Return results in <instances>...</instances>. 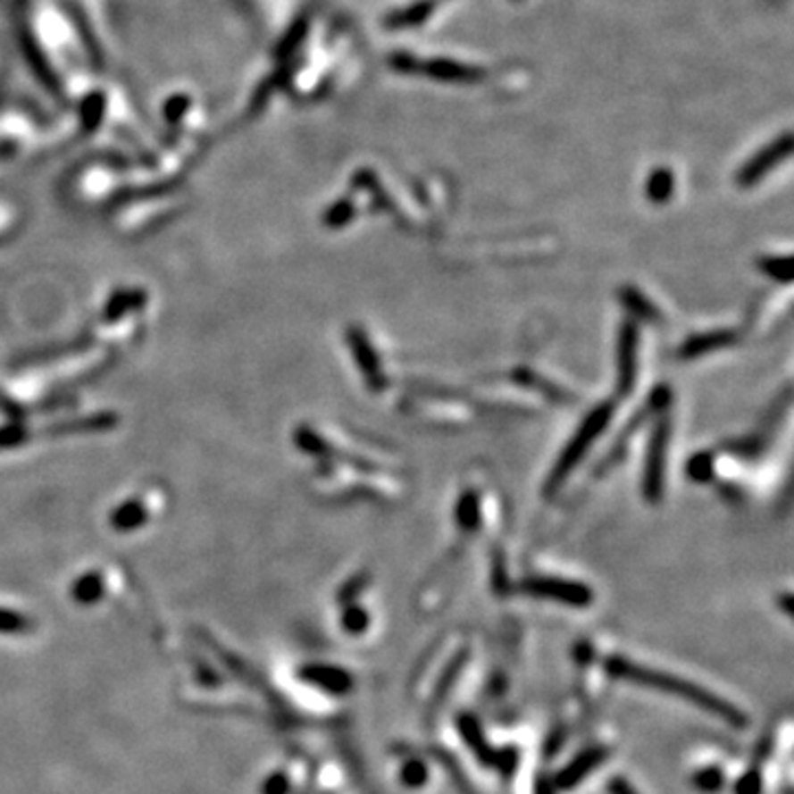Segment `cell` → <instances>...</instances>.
I'll list each match as a JSON object with an SVG mask.
<instances>
[{"mask_svg":"<svg viewBox=\"0 0 794 794\" xmlns=\"http://www.w3.org/2000/svg\"><path fill=\"white\" fill-rule=\"evenodd\" d=\"M607 673L615 680H623V682H631L638 686H647L651 690H660V693L673 695V698L690 702L699 711L708 713V715L723 720L728 726L732 728H746L748 717L740 711L737 706H732L731 702L720 698V695L711 693L704 686L689 682V680L678 678V675L664 673L660 669H651V666L638 664V662L627 660L623 656L609 657L607 660Z\"/></svg>","mask_w":794,"mask_h":794,"instance_id":"obj_1","label":"cell"},{"mask_svg":"<svg viewBox=\"0 0 794 794\" xmlns=\"http://www.w3.org/2000/svg\"><path fill=\"white\" fill-rule=\"evenodd\" d=\"M612 415H614V406L609 402L600 404V406H596L594 411L587 413L582 424L578 426L574 437H572L570 444L565 446V450H563L561 457H558V462L554 464L552 472H549L547 483H545V492H547V495H554V492L570 479L572 470L582 462V457L589 453L594 441L605 433Z\"/></svg>","mask_w":794,"mask_h":794,"instance_id":"obj_2","label":"cell"},{"mask_svg":"<svg viewBox=\"0 0 794 794\" xmlns=\"http://www.w3.org/2000/svg\"><path fill=\"white\" fill-rule=\"evenodd\" d=\"M521 589L537 598L554 600L574 609H585L594 603V591L587 585L556 576H532L521 582Z\"/></svg>","mask_w":794,"mask_h":794,"instance_id":"obj_3","label":"cell"},{"mask_svg":"<svg viewBox=\"0 0 794 794\" xmlns=\"http://www.w3.org/2000/svg\"><path fill=\"white\" fill-rule=\"evenodd\" d=\"M666 444H669V424L660 422L653 429L649 448H647L645 479H642V490H645L647 501H651V504H657L662 499V490H664Z\"/></svg>","mask_w":794,"mask_h":794,"instance_id":"obj_4","label":"cell"},{"mask_svg":"<svg viewBox=\"0 0 794 794\" xmlns=\"http://www.w3.org/2000/svg\"><path fill=\"white\" fill-rule=\"evenodd\" d=\"M457 731L462 732L464 741L468 744V748L472 750L474 757H477L481 764L486 765H497V768H504V764H507V768L514 765V753H499V750L492 748L490 744L486 741L483 737L481 726L474 717L470 715H459L457 717Z\"/></svg>","mask_w":794,"mask_h":794,"instance_id":"obj_5","label":"cell"},{"mask_svg":"<svg viewBox=\"0 0 794 794\" xmlns=\"http://www.w3.org/2000/svg\"><path fill=\"white\" fill-rule=\"evenodd\" d=\"M638 378V327L624 322L618 340V393L629 396Z\"/></svg>","mask_w":794,"mask_h":794,"instance_id":"obj_6","label":"cell"},{"mask_svg":"<svg viewBox=\"0 0 794 794\" xmlns=\"http://www.w3.org/2000/svg\"><path fill=\"white\" fill-rule=\"evenodd\" d=\"M605 759H607V750L600 748V746L585 748L582 753H578L565 768L558 770L556 779H554V781H556V788L558 790H572V788H576L578 783L585 781L598 765H603Z\"/></svg>","mask_w":794,"mask_h":794,"instance_id":"obj_7","label":"cell"},{"mask_svg":"<svg viewBox=\"0 0 794 794\" xmlns=\"http://www.w3.org/2000/svg\"><path fill=\"white\" fill-rule=\"evenodd\" d=\"M788 155H790V138L786 135V138H781L779 142L768 146V148H765L761 155H757V157L750 159V162L741 168L740 175H737V183H740V186H753V183H757L761 177L770 171V168H774L781 159H786Z\"/></svg>","mask_w":794,"mask_h":794,"instance_id":"obj_8","label":"cell"},{"mask_svg":"<svg viewBox=\"0 0 794 794\" xmlns=\"http://www.w3.org/2000/svg\"><path fill=\"white\" fill-rule=\"evenodd\" d=\"M349 342H351V347H354L355 355H358V362H360L362 371H364V375L369 378V382L373 384L375 391H380V387L384 384V380H382V371H380V362H378V358H375L373 347L366 342V338L362 336L360 331H351Z\"/></svg>","mask_w":794,"mask_h":794,"instance_id":"obj_9","label":"cell"},{"mask_svg":"<svg viewBox=\"0 0 794 794\" xmlns=\"http://www.w3.org/2000/svg\"><path fill=\"white\" fill-rule=\"evenodd\" d=\"M305 678L309 682L322 686L329 693H347L351 689V675L347 671L338 669V666H312V669L305 671Z\"/></svg>","mask_w":794,"mask_h":794,"instance_id":"obj_10","label":"cell"},{"mask_svg":"<svg viewBox=\"0 0 794 794\" xmlns=\"http://www.w3.org/2000/svg\"><path fill=\"white\" fill-rule=\"evenodd\" d=\"M735 331H713V333H702V336L690 338L689 342L682 347V358H698V355L708 354L713 349H720V347H728L731 342H735Z\"/></svg>","mask_w":794,"mask_h":794,"instance_id":"obj_11","label":"cell"},{"mask_svg":"<svg viewBox=\"0 0 794 794\" xmlns=\"http://www.w3.org/2000/svg\"><path fill=\"white\" fill-rule=\"evenodd\" d=\"M399 781H402L404 788L408 790H420L422 786L429 783V768H426L424 761L420 759H411L402 765L399 770Z\"/></svg>","mask_w":794,"mask_h":794,"instance_id":"obj_12","label":"cell"},{"mask_svg":"<svg viewBox=\"0 0 794 794\" xmlns=\"http://www.w3.org/2000/svg\"><path fill=\"white\" fill-rule=\"evenodd\" d=\"M673 190V175L669 171L653 172L649 183H647V196L656 204H664Z\"/></svg>","mask_w":794,"mask_h":794,"instance_id":"obj_13","label":"cell"},{"mask_svg":"<svg viewBox=\"0 0 794 794\" xmlns=\"http://www.w3.org/2000/svg\"><path fill=\"white\" fill-rule=\"evenodd\" d=\"M723 773L717 765H708V768H699L693 774V786L702 792H720L723 788Z\"/></svg>","mask_w":794,"mask_h":794,"instance_id":"obj_14","label":"cell"},{"mask_svg":"<svg viewBox=\"0 0 794 794\" xmlns=\"http://www.w3.org/2000/svg\"><path fill=\"white\" fill-rule=\"evenodd\" d=\"M759 267L779 283H790V256H765L759 261Z\"/></svg>","mask_w":794,"mask_h":794,"instance_id":"obj_15","label":"cell"},{"mask_svg":"<svg viewBox=\"0 0 794 794\" xmlns=\"http://www.w3.org/2000/svg\"><path fill=\"white\" fill-rule=\"evenodd\" d=\"M623 303L627 305L633 313H638V316L645 318V321H656L657 318L656 307H651V305L647 303V298L640 294V291L629 289V288L623 289Z\"/></svg>","mask_w":794,"mask_h":794,"instance_id":"obj_16","label":"cell"},{"mask_svg":"<svg viewBox=\"0 0 794 794\" xmlns=\"http://www.w3.org/2000/svg\"><path fill=\"white\" fill-rule=\"evenodd\" d=\"M457 521L468 530L479 525V499L474 497V492H468L457 504Z\"/></svg>","mask_w":794,"mask_h":794,"instance_id":"obj_17","label":"cell"},{"mask_svg":"<svg viewBox=\"0 0 794 794\" xmlns=\"http://www.w3.org/2000/svg\"><path fill=\"white\" fill-rule=\"evenodd\" d=\"M686 472H689V477L695 479V481H708L713 474V459L708 457V455H698V457H693L689 462Z\"/></svg>","mask_w":794,"mask_h":794,"instance_id":"obj_18","label":"cell"},{"mask_svg":"<svg viewBox=\"0 0 794 794\" xmlns=\"http://www.w3.org/2000/svg\"><path fill=\"white\" fill-rule=\"evenodd\" d=\"M342 623H345V629L349 633H362L366 627H369V615H366L364 609L351 607V609H347L345 620H342Z\"/></svg>","mask_w":794,"mask_h":794,"instance_id":"obj_19","label":"cell"},{"mask_svg":"<svg viewBox=\"0 0 794 794\" xmlns=\"http://www.w3.org/2000/svg\"><path fill=\"white\" fill-rule=\"evenodd\" d=\"M735 794H761V773L748 770L740 781L735 783Z\"/></svg>","mask_w":794,"mask_h":794,"instance_id":"obj_20","label":"cell"},{"mask_svg":"<svg viewBox=\"0 0 794 794\" xmlns=\"http://www.w3.org/2000/svg\"><path fill=\"white\" fill-rule=\"evenodd\" d=\"M607 790H609V794H638L636 788H633L624 777L612 779L607 786Z\"/></svg>","mask_w":794,"mask_h":794,"instance_id":"obj_21","label":"cell"}]
</instances>
